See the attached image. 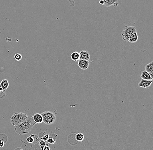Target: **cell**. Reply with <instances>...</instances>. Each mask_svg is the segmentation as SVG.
<instances>
[{"label": "cell", "instance_id": "cell-8", "mask_svg": "<svg viewBox=\"0 0 153 150\" xmlns=\"http://www.w3.org/2000/svg\"><path fill=\"white\" fill-rule=\"evenodd\" d=\"M141 77V79L148 80H153V74H150L145 70L142 71Z\"/></svg>", "mask_w": 153, "mask_h": 150}, {"label": "cell", "instance_id": "cell-5", "mask_svg": "<svg viewBox=\"0 0 153 150\" xmlns=\"http://www.w3.org/2000/svg\"><path fill=\"white\" fill-rule=\"evenodd\" d=\"M89 61L85 60L80 59L78 60V66L80 69L86 70L88 68L89 66Z\"/></svg>", "mask_w": 153, "mask_h": 150}, {"label": "cell", "instance_id": "cell-3", "mask_svg": "<svg viewBox=\"0 0 153 150\" xmlns=\"http://www.w3.org/2000/svg\"><path fill=\"white\" fill-rule=\"evenodd\" d=\"M43 119V122L46 125H51L56 121V116L55 114L51 111H46L41 113Z\"/></svg>", "mask_w": 153, "mask_h": 150}, {"label": "cell", "instance_id": "cell-18", "mask_svg": "<svg viewBox=\"0 0 153 150\" xmlns=\"http://www.w3.org/2000/svg\"><path fill=\"white\" fill-rule=\"evenodd\" d=\"M56 139L53 138L52 137L49 135V137L48 138L47 142L50 145H53L55 143V142H56Z\"/></svg>", "mask_w": 153, "mask_h": 150}, {"label": "cell", "instance_id": "cell-20", "mask_svg": "<svg viewBox=\"0 0 153 150\" xmlns=\"http://www.w3.org/2000/svg\"><path fill=\"white\" fill-rule=\"evenodd\" d=\"M39 145L41 147V149L43 150V148H44L46 145V143L45 141H43V140H41L39 142Z\"/></svg>", "mask_w": 153, "mask_h": 150}, {"label": "cell", "instance_id": "cell-22", "mask_svg": "<svg viewBox=\"0 0 153 150\" xmlns=\"http://www.w3.org/2000/svg\"><path fill=\"white\" fill-rule=\"evenodd\" d=\"M4 145V142L3 140L0 139V149H1Z\"/></svg>", "mask_w": 153, "mask_h": 150}, {"label": "cell", "instance_id": "cell-4", "mask_svg": "<svg viewBox=\"0 0 153 150\" xmlns=\"http://www.w3.org/2000/svg\"><path fill=\"white\" fill-rule=\"evenodd\" d=\"M137 32L136 27L134 26H125L124 30L121 33L122 39L125 41H128L130 36L134 32Z\"/></svg>", "mask_w": 153, "mask_h": 150}, {"label": "cell", "instance_id": "cell-19", "mask_svg": "<svg viewBox=\"0 0 153 150\" xmlns=\"http://www.w3.org/2000/svg\"><path fill=\"white\" fill-rule=\"evenodd\" d=\"M14 59L16 60L17 61L20 60L22 58V55L20 53H16L14 56Z\"/></svg>", "mask_w": 153, "mask_h": 150}, {"label": "cell", "instance_id": "cell-10", "mask_svg": "<svg viewBox=\"0 0 153 150\" xmlns=\"http://www.w3.org/2000/svg\"><path fill=\"white\" fill-rule=\"evenodd\" d=\"M26 140L30 144L36 143L39 141V138L36 135H32L28 137Z\"/></svg>", "mask_w": 153, "mask_h": 150}, {"label": "cell", "instance_id": "cell-14", "mask_svg": "<svg viewBox=\"0 0 153 150\" xmlns=\"http://www.w3.org/2000/svg\"><path fill=\"white\" fill-rule=\"evenodd\" d=\"M9 84L8 81L7 79H4L2 80L0 83V86L1 87V88L3 89V90L5 91H6L7 89L9 87Z\"/></svg>", "mask_w": 153, "mask_h": 150}, {"label": "cell", "instance_id": "cell-15", "mask_svg": "<svg viewBox=\"0 0 153 150\" xmlns=\"http://www.w3.org/2000/svg\"><path fill=\"white\" fill-rule=\"evenodd\" d=\"M71 57L72 60L76 62L80 59V53L76 51L74 52L71 55Z\"/></svg>", "mask_w": 153, "mask_h": 150}, {"label": "cell", "instance_id": "cell-9", "mask_svg": "<svg viewBox=\"0 0 153 150\" xmlns=\"http://www.w3.org/2000/svg\"><path fill=\"white\" fill-rule=\"evenodd\" d=\"M33 118L35 124H41L43 122L42 115L40 113L35 114L33 116Z\"/></svg>", "mask_w": 153, "mask_h": 150}, {"label": "cell", "instance_id": "cell-11", "mask_svg": "<svg viewBox=\"0 0 153 150\" xmlns=\"http://www.w3.org/2000/svg\"><path fill=\"white\" fill-rule=\"evenodd\" d=\"M104 2V6L105 7H109L111 5H114L117 7L118 5L117 3V0H103Z\"/></svg>", "mask_w": 153, "mask_h": 150}, {"label": "cell", "instance_id": "cell-21", "mask_svg": "<svg viewBox=\"0 0 153 150\" xmlns=\"http://www.w3.org/2000/svg\"><path fill=\"white\" fill-rule=\"evenodd\" d=\"M6 94V91H2L0 92V98H3L5 97Z\"/></svg>", "mask_w": 153, "mask_h": 150}, {"label": "cell", "instance_id": "cell-16", "mask_svg": "<svg viewBox=\"0 0 153 150\" xmlns=\"http://www.w3.org/2000/svg\"><path fill=\"white\" fill-rule=\"evenodd\" d=\"M39 137L41 140L47 141L48 138L49 137V135L48 134L46 133L45 132H41L39 134Z\"/></svg>", "mask_w": 153, "mask_h": 150}, {"label": "cell", "instance_id": "cell-1", "mask_svg": "<svg viewBox=\"0 0 153 150\" xmlns=\"http://www.w3.org/2000/svg\"><path fill=\"white\" fill-rule=\"evenodd\" d=\"M35 124V123L34 121L32 116H28L25 121L20 125L14 126V129L16 132L19 135H23L30 132Z\"/></svg>", "mask_w": 153, "mask_h": 150}, {"label": "cell", "instance_id": "cell-6", "mask_svg": "<svg viewBox=\"0 0 153 150\" xmlns=\"http://www.w3.org/2000/svg\"><path fill=\"white\" fill-rule=\"evenodd\" d=\"M153 82V80H148L141 79L139 83H138V86L141 88L148 89Z\"/></svg>", "mask_w": 153, "mask_h": 150}, {"label": "cell", "instance_id": "cell-24", "mask_svg": "<svg viewBox=\"0 0 153 150\" xmlns=\"http://www.w3.org/2000/svg\"><path fill=\"white\" fill-rule=\"evenodd\" d=\"M99 3H100V4L101 5H104V2L103 0H100L99 1Z\"/></svg>", "mask_w": 153, "mask_h": 150}, {"label": "cell", "instance_id": "cell-25", "mask_svg": "<svg viewBox=\"0 0 153 150\" xmlns=\"http://www.w3.org/2000/svg\"><path fill=\"white\" fill-rule=\"evenodd\" d=\"M3 91V89L1 88V87L0 86V92H2V91ZM5 91V90H4Z\"/></svg>", "mask_w": 153, "mask_h": 150}, {"label": "cell", "instance_id": "cell-23", "mask_svg": "<svg viewBox=\"0 0 153 150\" xmlns=\"http://www.w3.org/2000/svg\"><path fill=\"white\" fill-rule=\"evenodd\" d=\"M42 150H51V149H50L49 146H48L46 145V146L43 148Z\"/></svg>", "mask_w": 153, "mask_h": 150}, {"label": "cell", "instance_id": "cell-7", "mask_svg": "<svg viewBox=\"0 0 153 150\" xmlns=\"http://www.w3.org/2000/svg\"><path fill=\"white\" fill-rule=\"evenodd\" d=\"M80 59L89 61L90 59V54L86 50H82L79 52Z\"/></svg>", "mask_w": 153, "mask_h": 150}, {"label": "cell", "instance_id": "cell-13", "mask_svg": "<svg viewBox=\"0 0 153 150\" xmlns=\"http://www.w3.org/2000/svg\"><path fill=\"white\" fill-rule=\"evenodd\" d=\"M145 70L150 74H153V64L152 61L149 63L148 64H147L145 67Z\"/></svg>", "mask_w": 153, "mask_h": 150}, {"label": "cell", "instance_id": "cell-17", "mask_svg": "<svg viewBox=\"0 0 153 150\" xmlns=\"http://www.w3.org/2000/svg\"><path fill=\"white\" fill-rule=\"evenodd\" d=\"M84 135L82 133H79L77 134L76 135V139L78 142H82L84 139Z\"/></svg>", "mask_w": 153, "mask_h": 150}, {"label": "cell", "instance_id": "cell-12", "mask_svg": "<svg viewBox=\"0 0 153 150\" xmlns=\"http://www.w3.org/2000/svg\"><path fill=\"white\" fill-rule=\"evenodd\" d=\"M138 37L137 33V32H134L130 36L129 39H128V41L132 43H136L138 41Z\"/></svg>", "mask_w": 153, "mask_h": 150}, {"label": "cell", "instance_id": "cell-26", "mask_svg": "<svg viewBox=\"0 0 153 150\" xmlns=\"http://www.w3.org/2000/svg\"><path fill=\"white\" fill-rule=\"evenodd\" d=\"M20 150H22V149H20Z\"/></svg>", "mask_w": 153, "mask_h": 150}, {"label": "cell", "instance_id": "cell-2", "mask_svg": "<svg viewBox=\"0 0 153 150\" xmlns=\"http://www.w3.org/2000/svg\"><path fill=\"white\" fill-rule=\"evenodd\" d=\"M28 116L27 114L22 112H16L12 115L10 118V123L14 126L20 125L25 121Z\"/></svg>", "mask_w": 153, "mask_h": 150}]
</instances>
